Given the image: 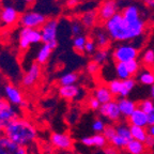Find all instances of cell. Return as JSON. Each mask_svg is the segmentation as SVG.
<instances>
[{
  "label": "cell",
  "instance_id": "1",
  "mask_svg": "<svg viewBox=\"0 0 154 154\" xmlns=\"http://www.w3.org/2000/svg\"><path fill=\"white\" fill-rule=\"evenodd\" d=\"M103 27L113 42H130L140 38L146 30V20L143 18L136 22H128L119 12L109 20L103 24Z\"/></svg>",
  "mask_w": 154,
  "mask_h": 154
},
{
  "label": "cell",
  "instance_id": "2",
  "mask_svg": "<svg viewBox=\"0 0 154 154\" xmlns=\"http://www.w3.org/2000/svg\"><path fill=\"white\" fill-rule=\"evenodd\" d=\"M3 135L11 141L27 148L36 140L38 130L30 120L18 117L5 128V130L3 131Z\"/></svg>",
  "mask_w": 154,
  "mask_h": 154
},
{
  "label": "cell",
  "instance_id": "3",
  "mask_svg": "<svg viewBox=\"0 0 154 154\" xmlns=\"http://www.w3.org/2000/svg\"><path fill=\"white\" fill-rule=\"evenodd\" d=\"M138 56H139V48L128 43L118 44L111 53V57L116 63H128L132 60L138 59Z\"/></svg>",
  "mask_w": 154,
  "mask_h": 154
},
{
  "label": "cell",
  "instance_id": "4",
  "mask_svg": "<svg viewBox=\"0 0 154 154\" xmlns=\"http://www.w3.org/2000/svg\"><path fill=\"white\" fill-rule=\"evenodd\" d=\"M58 26H59V20L57 18H48L40 29L42 34V43L48 44L53 51L58 46Z\"/></svg>",
  "mask_w": 154,
  "mask_h": 154
},
{
  "label": "cell",
  "instance_id": "5",
  "mask_svg": "<svg viewBox=\"0 0 154 154\" xmlns=\"http://www.w3.org/2000/svg\"><path fill=\"white\" fill-rule=\"evenodd\" d=\"M47 19L48 17L43 13L30 10V11H25L20 14L18 24L22 26V28L41 29Z\"/></svg>",
  "mask_w": 154,
  "mask_h": 154
},
{
  "label": "cell",
  "instance_id": "6",
  "mask_svg": "<svg viewBox=\"0 0 154 154\" xmlns=\"http://www.w3.org/2000/svg\"><path fill=\"white\" fill-rule=\"evenodd\" d=\"M42 43V34L40 29L22 28L19 31L18 47L20 51H25L33 44Z\"/></svg>",
  "mask_w": 154,
  "mask_h": 154
},
{
  "label": "cell",
  "instance_id": "7",
  "mask_svg": "<svg viewBox=\"0 0 154 154\" xmlns=\"http://www.w3.org/2000/svg\"><path fill=\"white\" fill-rule=\"evenodd\" d=\"M19 112L5 99L0 97V132H3L14 119L18 118Z\"/></svg>",
  "mask_w": 154,
  "mask_h": 154
},
{
  "label": "cell",
  "instance_id": "8",
  "mask_svg": "<svg viewBox=\"0 0 154 154\" xmlns=\"http://www.w3.org/2000/svg\"><path fill=\"white\" fill-rule=\"evenodd\" d=\"M96 11L99 14L100 23L104 24L120 12V5L118 0H103Z\"/></svg>",
  "mask_w": 154,
  "mask_h": 154
},
{
  "label": "cell",
  "instance_id": "9",
  "mask_svg": "<svg viewBox=\"0 0 154 154\" xmlns=\"http://www.w3.org/2000/svg\"><path fill=\"white\" fill-rule=\"evenodd\" d=\"M49 140L51 146L60 151H71L74 147V140L67 133L54 132L51 133Z\"/></svg>",
  "mask_w": 154,
  "mask_h": 154
},
{
  "label": "cell",
  "instance_id": "10",
  "mask_svg": "<svg viewBox=\"0 0 154 154\" xmlns=\"http://www.w3.org/2000/svg\"><path fill=\"white\" fill-rule=\"evenodd\" d=\"M42 76V67L40 64L36 62L31 63V65L29 66V69L24 73L22 77V85L23 87L27 88V89H31L36 84L38 80L41 79Z\"/></svg>",
  "mask_w": 154,
  "mask_h": 154
},
{
  "label": "cell",
  "instance_id": "11",
  "mask_svg": "<svg viewBox=\"0 0 154 154\" xmlns=\"http://www.w3.org/2000/svg\"><path fill=\"white\" fill-rule=\"evenodd\" d=\"M5 100L14 107H26L27 102L25 101L23 92L18 87L13 84H7L5 86Z\"/></svg>",
  "mask_w": 154,
  "mask_h": 154
},
{
  "label": "cell",
  "instance_id": "12",
  "mask_svg": "<svg viewBox=\"0 0 154 154\" xmlns=\"http://www.w3.org/2000/svg\"><path fill=\"white\" fill-rule=\"evenodd\" d=\"M99 113L101 117L106 118L108 121H110L111 123H119L122 118L121 112L119 110V106L117 101H111L109 103H106L101 105L99 109Z\"/></svg>",
  "mask_w": 154,
  "mask_h": 154
},
{
  "label": "cell",
  "instance_id": "13",
  "mask_svg": "<svg viewBox=\"0 0 154 154\" xmlns=\"http://www.w3.org/2000/svg\"><path fill=\"white\" fill-rule=\"evenodd\" d=\"M19 12L12 5H3L0 9V23L5 27H13L19 20Z\"/></svg>",
  "mask_w": 154,
  "mask_h": 154
},
{
  "label": "cell",
  "instance_id": "14",
  "mask_svg": "<svg viewBox=\"0 0 154 154\" xmlns=\"http://www.w3.org/2000/svg\"><path fill=\"white\" fill-rule=\"evenodd\" d=\"M0 154H28L26 147L11 141L5 135H0Z\"/></svg>",
  "mask_w": 154,
  "mask_h": 154
},
{
  "label": "cell",
  "instance_id": "15",
  "mask_svg": "<svg viewBox=\"0 0 154 154\" xmlns=\"http://www.w3.org/2000/svg\"><path fill=\"white\" fill-rule=\"evenodd\" d=\"M90 38L95 42L97 48H109L111 43V38L108 35L107 31L103 26L99 25L92 30V34Z\"/></svg>",
  "mask_w": 154,
  "mask_h": 154
},
{
  "label": "cell",
  "instance_id": "16",
  "mask_svg": "<svg viewBox=\"0 0 154 154\" xmlns=\"http://www.w3.org/2000/svg\"><path fill=\"white\" fill-rule=\"evenodd\" d=\"M79 20L85 29L91 30V31L95 27H97L101 24L99 19V14H97L96 10H89V11L84 12L79 16Z\"/></svg>",
  "mask_w": 154,
  "mask_h": 154
},
{
  "label": "cell",
  "instance_id": "17",
  "mask_svg": "<svg viewBox=\"0 0 154 154\" xmlns=\"http://www.w3.org/2000/svg\"><path fill=\"white\" fill-rule=\"evenodd\" d=\"M58 93L63 100L66 101H76L82 96V91L79 86L71 85V86H60L58 89Z\"/></svg>",
  "mask_w": 154,
  "mask_h": 154
},
{
  "label": "cell",
  "instance_id": "18",
  "mask_svg": "<svg viewBox=\"0 0 154 154\" xmlns=\"http://www.w3.org/2000/svg\"><path fill=\"white\" fill-rule=\"evenodd\" d=\"M82 144L88 148H96L103 150L106 146H108V141L104 137L103 134H94L92 136H86L82 138Z\"/></svg>",
  "mask_w": 154,
  "mask_h": 154
},
{
  "label": "cell",
  "instance_id": "19",
  "mask_svg": "<svg viewBox=\"0 0 154 154\" xmlns=\"http://www.w3.org/2000/svg\"><path fill=\"white\" fill-rule=\"evenodd\" d=\"M117 103H118L121 116L124 118H128L137 109V103L130 100L128 97H119V100H117Z\"/></svg>",
  "mask_w": 154,
  "mask_h": 154
},
{
  "label": "cell",
  "instance_id": "20",
  "mask_svg": "<svg viewBox=\"0 0 154 154\" xmlns=\"http://www.w3.org/2000/svg\"><path fill=\"white\" fill-rule=\"evenodd\" d=\"M92 96H94V97L101 103V105L109 103V102L115 100L113 95L110 93V91H109L107 85H99V86L93 90Z\"/></svg>",
  "mask_w": 154,
  "mask_h": 154
},
{
  "label": "cell",
  "instance_id": "21",
  "mask_svg": "<svg viewBox=\"0 0 154 154\" xmlns=\"http://www.w3.org/2000/svg\"><path fill=\"white\" fill-rule=\"evenodd\" d=\"M120 13L128 22H136V20H139V19L142 18L139 7L137 5H134V3L125 5L120 11Z\"/></svg>",
  "mask_w": 154,
  "mask_h": 154
},
{
  "label": "cell",
  "instance_id": "22",
  "mask_svg": "<svg viewBox=\"0 0 154 154\" xmlns=\"http://www.w3.org/2000/svg\"><path fill=\"white\" fill-rule=\"evenodd\" d=\"M128 125L131 126H140V128H148V115L140 110L137 107V109L132 113L128 118Z\"/></svg>",
  "mask_w": 154,
  "mask_h": 154
},
{
  "label": "cell",
  "instance_id": "23",
  "mask_svg": "<svg viewBox=\"0 0 154 154\" xmlns=\"http://www.w3.org/2000/svg\"><path fill=\"white\" fill-rule=\"evenodd\" d=\"M137 80L143 86H150L154 85V70L143 67L139 71L137 75Z\"/></svg>",
  "mask_w": 154,
  "mask_h": 154
},
{
  "label": "cell",
  "instance_id": "24",
  "mask_svg": "<svg viewBox=\"0 0 154 154\" xmlns=\"http://www.w3.org/2000/svg\"><path fill=\"white\" fill-rule=\"evenodd\" d=\"M124 150L128 154H147L148 152V148L146 147V144L143 142L137 141L134 139L128 141Z\"/></svg>",
  "mask_w": 154,
  "mask_h": 154
},
{
  "label": "cell",
  "instance_id": "25",
  "mask_svg": "<svg viewBox=\"0 0 154 154\" xmlns=\"http://www.w3.org/2000/svg\"><path fill=\"white\" fill-rule=\"evenodd\" d=\"M53 53V49L48 44H42V46L38 49L35 57V62L40 65H43L49 60V58Z\"/></svg>",
  "mask_w": 154,
  "mask_h": 154
},
{
  "label": "cell",
  "instance_id": "26",
  "mask_svg": "<svg viewBox=\"0 0 154 154\" xmlns=\"http://www.w3.org/2000/svg\"><path fill=\"white\" fill-rule=\"evenodd\" d=\"M140 63L143 67H147V69H154V48L150 47L144 49L143 53L141 54V57H140Z\"/></svg>",
  "mask_w": 154,
  "mask_h": 154
},
{
  "label": "cell",
  "instance_id": "27",
  "mask_svg": "<svg viewBox=\"0 0 154 154\" xmlns=\"http://www.w3.org/2000/svg\"><path fill=\"white\" fill-rule=\"evenodd\" d=\"M136 84H137V82L134 77H131V78L125 80H121V92L119 97H128L131 92L136 87Z\"/></svg>",
  "mask_w": 154,
  "mask_h": 154
},
{
  "label": "cell",
  "instance_id": "28",
  "mask_svg": "<svg viewBox=\"0 0 154 154\" xmlns=\"http://www.w3.org/2000/svg\"><path fill=\"white\" fill-rule=\"evenodd\" d=\"M130 130H131V135H132V139L143 142V143H144V141H146V139H147V137L149 136L147 128L131 126L130 125Z\"/></svg>",
  "mask_w": 154,
  "mask_h": 154
},
{
  "label": "cell",
  "instance_id": "29",
  "mask_svg": "<svg viewBox=\"0 0 154 154\" xmlns=\"http://www.w3.org/2000/svg\"><path fill=\"white\" fill-rule=\"evenodd\" d=\"M92 57H93V61L99 63L102 66V65L105 64L108 61L109 57H110L109 48H97V51L94 53V55Z\"/></svg>",
  "mask_w": 154,
  "mask_h": 154
},
{
  "label": "cell",
  "instance_id": "30",
  "mask_svg": "<svg viewBox=\"0 0 154 154\" xmlns=\"http://www.w3.org/2000/svg\"><path fill=\"white\" fill-rule=\"evenodd\" d=\"M116 131H117V135L125 141H131L132 140V135H131L130 125L126 123H118L116 125Z\"/></svg>",
  "mask_w": 154,
  "mask_h": 154
},
{
  "label": "cell",
  "instance_id": "31",
  "mask_svg": "<svg viewBox=\"0 0 154 154\" xmlns=\"http://www.w3.org/2000/svg\"><path fill=\"white\" fill-rule=\"evenodd\" d=\"M79 79V75L74 72H69L63 74L59 78V84L60 86H71V85H76V82Z\"/></svg>",
  "mask_w": 154,
  "mask_h": 154
},
{
  "label": "cell",
  "instance_id": "32",
  "mask_svg": "<svg viewBox=\"0 0 154 154\" xmlns=\"http://www.w3.org/2000/svg\"><path fill=\"white\" fill-rule=\"evenodd\" d=\"M87 40H88V35L86 34H80L73 38V47H74L75 51L79 54H85V46H86Z\"/></svg>",
  "mask_w": 154,
  "mask_h": 154
},
{
  "label": "cell",
  "instance_id": "33",
  "mask_svg": "<svg viewBox=\"0 0 154 154\" xmlns=\"http://www.w3.org/2000/svg\"><path fill=\"white\" fill-rule=\"evenodd\" d=\"M115 71H116V76H117V78L120 80L128 79V78L132 77L125 63L117 62L115 64Z\"/></svg>",
  "mask_w": 154,
  "mask_h": 154
},
{
  "label": "cell",
  "instance_id": "34",
  "mask_svg": "<svg viewBox=\"0 0 154 154\" xmlns=\"http://www.w3.org/2000/svg\"><path fill=\"white\" fill-rule=\"evenodd\" d=\"M70 30H71V33H72L73 38H74V36H77V35H80V34H84L85 28L82 27L79 18H74L71 20Z\"/></svg>",
  "mask_w": 154,
  "mask_h": 154
},
{
  "label": "cell",
  "instance_id": "35",
  "mask_svg": "<svg viewBox=\"0 0 154 154\" xmlns=\"http://www.w3.org/2000/svg\"><path fill=\"white\" fill-rule=\"evenodd\" d=\"M108 87L109 91L110 93L115 96H120V92H121V80L118 79V78H116V79H112L108 82L107 85Z\"/></svg>",
  "mask_w": 154,
  "mask_h": 154
},
{
  "label": "cell",
  "instance_id": "36",
  "mask_svg": "<svg viewBox=\"0 0 154 154\" xmlns=\"http://www.w3.org/2000/svg\"><path fill=\"white\" fill-rule=\"evenodd\" d=\"M126 64V67H128V72H130L131 76H136V75L139 73V71L141 70V63H140V61L138 60V59H136V60H132L130 61V62L125 63Z\"/></svg>",
  "mask_w": 154,
  "mask_h": 154
},
{
  "label": "cell",
  "instance_id": "37",
  "mask_svg": "<svg viewBox=\"0 0 154 154\" xmlns=\"http://www.w3.org/2000/svg\"><path fill=\"white\" fill-rule=\"evenodd\" d=\"M137 107L140 110H142L143 112H146L148 115V113L151 112L154 109V102L151 99H144L137 104Z\"/></svg>",
  "mask_w": 154,
  "mask_h": 154
},
{
  "label": "cell",
  "instance_id": "38",
  "mask_svg": "<svg viewBox=\"0 0 154 154\" xmlns=\"http://www.w3.org/2000/svg\"><path fill=\"white\" fill-rule=\"evenodd\" d=\"M106 125L107 124H106L105 121H104L103 119L96 118V119H94V121L92 122L91 128L95 134H103L104 130H105V128H106Z\"/></svg>",
  "mask_w": 154,
  "mask_h": 154
},
{
  "label": "cell",
  "instance_id": "39",
  "mask_svg": "<svg viewBox=\"0 0 154 154\" xmlns=\"http://www.w3.org/2000/svg\"><path fill=\"white\" fill-rule=\"evenodd\" d=\"M103 135H104V137L107 139V141H108V143H109V142L111 141V139H112L116 135H117L116 125H113V124H107L106 125L105 130H104V132H103Z\"/></svg>",
  "mask_w": 154,
  "mask_h": 154
},
{
  "label": "cell",
  "instance_id": "40",
  "mask_svg": "<svg viewBox=\"0 0 154 154\" xmlns=\"http://www.w3.org/2000/svg\"><path fill=\"white\" fill-rule=\"evenodd\" d=\"M96 51H97V46H96L95 42H94L93 40L90 38V36H88L86 46H85V54L93 56L94 53H95Z\"/></svg>",
  "mask_w": 154,
  "mask_h": 154
},
{
  "label": "cell",
  "instance_id": "41",
  "mask_svg": "<svg viewBox=\"0 0 154 154\" xmlns=\"http://www.w3.org/2000/svg\"><path fill=\"white\" fill-rule=\"evenodd\" d=\"M100 70H101V65L93 60L89 61L88 64H87V72L89 73L90 75H96L100 72Z\"/></svg>",
  "mask_w": 154,
  "mask_h": 154
},
{
  "label": "cell",
  "instance_id": "42",
  "mask_svg": "<svg viewBox=\"0 0 154 154\" xmlns=\"http://www.w3.org/2000/svg\"><path fill=\"white\" fill-rule=\"evenodd\" d=\"M87 106L89 107V109L93 111H99L100 107H101V103L94 97V96H89L87 100Z\"/></svg>",
  "mask_w": 154,
  "mask_h": 154
},
{
  "label": "cell",
  "instance_id": "43",
  "mask_svg": "<svg viewBox=\"0 0 154 154\" xmlns=\"http://www.w3.org/2000/svg\"><path fill=\"white\" fill-rule=\"evenodd\" d=\"M103 153L104 154H119V150L113 147V146H111V144H108V146H106L103 149Z\"/></svg>",
  "mask_w": 154,
  "mask_h": 154
},
{
  "label": "cell",
  "instance_id": "44",
  "mask_svg": "<svg viewBox=\"0 0 154 154\" xmlns=\"http://www.w3.org/2000/svg\"><path fill=\"white\" fill-rule=\"evenodd\" d=\"M80 0H66L65 1V5L67 9H75L77 5H79Z\"/></svg>",
  "mask_w": 154,
  "mask_h": 154
},
{
  "label": "cell",
  "instance_id": "45",
  "mask_svg": "<svg viewBox=\"0 0 154 154\" xmlns=\"http://www.w3.org/2000/svg\"><path fill=\"white\" fill-rule=\"evenodd\" d=\"M144 144H146V147L148 148V150L153 149L154 148V138L152 137V136H148L146 141H144Z\"/></svg>",
  "mask_w": 154,
  "mask_h": 154
},
{
  "label": "cell",
  "instance_id": "46",
  "mask_svg": "<svg viewBox=\"0 0 154 154\" xmlns=\"http://www.w3.org/2000/svg\"><path fill=\"white\" fill-rule=\"evenodd\" d=\"M154 125V109L148 113V126Z\"/></svg>",
  "mask_w": 154,
  "mask_h": 154
},
{
  "label": "cell",
  "instance_id": "47",
  "mask_svg": "<svg viewBox=\"0 0 154 154\" xmlns=\"http://www.w3.org/2000/svg\"><path fill=\"white\" fill-rule=\"evenodd\" d=\"M142 2L144 3L146 7L150 8V9L154 8V0H142Z\"/></svg>",
  "mask_w": 154,
  "mask_h": 154
},
{
  "label": "cell",
  "instance_id": "48",
  "mask_svg": "<svg viewBox=\"0 0 154 154\" xmlns=\"http://www.w3.org/2000/svg\"><path fill=\"white\" fill-rule=\"evenodd\" d=\"M23 1H24L25 5H26L27 7H29V8L33 7V5L36 3V0H23Z\"/></svg>",
  "mask_w": 154,
  "mask_h": 154
},
{
  "label": "cell",
  "instance_id": "49",
  "mask_svg": "<svg viewBox=\"0 0 154 154\" xmlns=\"http://www.w3.org/2000/svg\"><path fill=\"white\" fill-rule=\"evenodd\" d=\"M147 130H148V134H149V136H152V137L154 138V125L148 126Z\"/></svg>",
  "mask_w": 154,
  "mask_h": 154
},
{
  "label": "cell",
  "instance_id": "50",
  "mask_svg": "<svg viewBox=\"0 0 154 154\" xmlns=\"http://www.w3.org/2000/svg\"><path fill=\"white\" fill-rule=\"evenodd\" d=\"M150 95H151V100L154 102V85L151 86V89H150Z\"/></svg>",
  "mask_w": 154,
  "mask_h": 154
},
{
  "label": "cell",
  "instance_id": "51",
  "mask_svg": "<svg viewBox=\"0 0 154 154\" xmlns=\"http://www.w3.org/2000/svg\"><path fill=\"white\" fill-rule=\"evenodd\" d=\"M0 1H1V0H0Z\"/></svg>",
  "mask_w": 154,
  "mask_h": 154
},
{
  "label": "cell",
  "instance_id": "52",
  "mask_svg": "<svg viewBox=\"0 0 154 154\" xmlns=\"http://www.w3.org/2000/svg\"><path fill=\"white\" fill-rule=\"evenodd\" d=\"M153 70H154V69H153Z\"/></svg>",
  "mask_w": 154,
  "mask_h": 154
}]
</instances>
